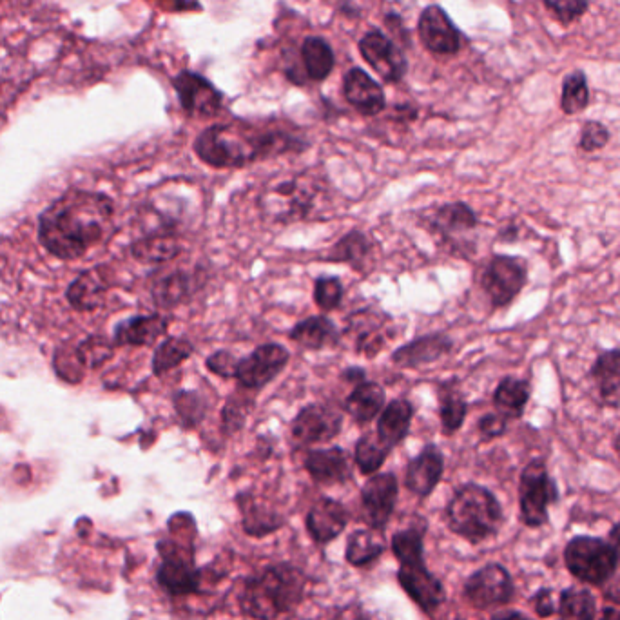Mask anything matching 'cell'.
<instances>
[{"label":"cell","mask_w":620,"mask_h":620,"mask_svg":"<svg viewBox=\"0 0 620 620\" xmlns=\"http://www.w3.org/2000/svg\"><path fill=\"white\" fill-rule=\"evenodd\" d=\"M566 562L577 579L602 584L615 572L617 553L601 539L577 537L566 548Z\"/></svg>","instance_id":"cell-8"},{"label":"cell","mask_w":620,"mask_h":620,"mask_svg":"<svg viewBox=\"0 0 620 620\" xmlns=\"http://www.w3.org/2000/svg\"><path fill=\"white\" fill-rule=\"evenodd\" d=\"M532 396V387L528 381L519 378H504L494 392L495 412L510 419L523 417L526 405Z\"/></svg>","instance_id":"cell-29"},{"label":"cell","mask_w":620,"mask_h":620,"mask_svg":"<svg viewBox=\"0 0 620 620\" xmlns=\"http://www.w3.org/2000/svg\"><path fill=\"white\" fill-rule=\"evenodd\" d=\"M301 62L307 78L321 82L332 73L336 59L327 40L321 37H309L301 46Z\"/></svg>","instance_id":"cell-30"},{"label":"cell","mask_w":620,"mask_h":620,"mask_svg":"<svg viewBox=\"0 0 620 620\" xmlns=\"http://www.w3.org/2000/svg\"><path fill=\"white\" fill-rule=\"evenodd\" d=\"M412 417H414L412 403L407 399H394L381 410L376 434L392 450L407 439Z\"/></svg>","instance_id":"cell-26"},{"label":"cell","mask_w":620,"mask_h":620,"mask_svg":"<svg viewBox=\"0 0 620 620\" xmlns=\"http://www.w3.org/2000/svg\"><path fill=\"white\" fill-rule=\"evenodd\" d=\"M528 283V263L519 256L497 254L486 263L481 274V289L492 309H504L521 294Z\"/></svg>","instance_id":"cell-6"},{"label":"cell","mask_w":620,"mask_h":620,"mask_svg":"<svg viewBox=\"0 0 620 620\" xmlns=\"http://www.w3.org/2000/svg\"><path fill=\"white\" fill-rule=\"evenodd\" d=\"M445 472V457L436 445H427L407 466L405 485L412 494L427 497Z\"/></svg>","instance_id":"cell-19"},{"label":"cell","mask_w":620,"mask_h":620,"mask_svg":"<svg viewBox=\"0 0 620 620\" xmlns=\"http://www.w3.org/2000/svg\"><path fill=\"white\" fill-rule=\"evenodd\" d=\"M252 401L245 396H231L227 399L222 410V430L227 436H233L242 430L249 412H251Z\"/></svg>","instance_id":"cell-39"},{"label":"cell","mask_w":620,"mask_h":620,"mask_svg":"<svg viewBox=\"0 0 620 620\" xmlns=\"http://www.w3.org/2000/svg\"><path fill=\"white\" fill-rule=\"evenodd\" d=\"M320 191V185L309 175L294 176L271 185L260 196L263 218L283 225L305 220L314 209Z\"/></svg>","instance_id":"cell-5"},{"label":"cell","mask_w":620,"mask_h":620,"mask_svg":"<svg viewBox=\"0 0 620 620\" xmlns=\"http://www.w3.org/2000/svg\"><path fill=\"white\" fill-rule=\"evenodd\" d=\"M559 611L561 620H593L595 601L590 591L572 588L562 593Z\"/></svg>","instance_id":"cell-38"},{"label":"cell","mask_w":620,"mask_h":620,"mask_svg":"<svg viewBox=\"0 0 620 620\" xmlns=\"http://www.w3.org/2000/svg\"><path fill=\"white\" fill-rule=\"evenodd\" d=\"M370 252H372V243H370L369 236L361 231H350L330 249L327 260L350 263L352 269H361L369 260Z\"/></svg>","instance_id":"cell-33"},{"label":"cell","mask_w":620,"mask_h":620,"mask_svg":"<svg viewBox=\"0 0 620 620\" xmlns=\"http://www.w3.org/2000/svg\"><path fill=\"white\" fill-rule=\"evenodd\" d=\"M349 524V512L343 504L323 497L310 508L307 515V530L316 543H330L340 535Z\"/></svg>","instance_id":"cell-22"},{"label":"cell","mask_w":620,"mask_h":620,"mask_svg":"<svg viewBox=\"0 0 620 620\" xmlns=\"http://www.w3.org/2000/svg\"><path fill=\"white\" fill-rule=\"evenodd\" d=\"M307 147L298 136L281 129L260 131L247 124H216L207 127L194 140V153L211 167L234 169L258 160L301 153Z\"/></svg>","instance_id":"cell-1"},{"label":"cell","mask_w":620,"mask_h":620,"mask_svg":"<svg viewBox=\"0 0 620 620\" xmlns=\"http://www.w3.org/2000/svg\"><path fill=\"white\" fill-rule=\"evenodd\" d=\"M417 33L423 46L441 57H454L463 46L461 33L441 6H428L419 17Z\"/></svg>","instance_id":"cell-12"},{"label":"cell","mask_w":620,"mask_h":620,"mask_svg":"<svg viewBox=\"0 0 620 620\" xmlns=\"http://www.w3.org/2000/svg\"><path fill=\"white\" fill-rule=\"evenodd\" d=\"M610 129L604 126L602 122L597 120H588L584 122L581 129V140H579V149L584 153H595L601 151L608 146L610 142Z\"/></svg>","instance_id":"cell-41"},{"label":"cell","mask_w":620,"mask_h":620,"mask_svg":"<svg viewBox=\"0 0 620 620\" xmlns=\"http://www.w3.org/2000/svg\"><path fill=\"white\" fill-rule=\"evenodd\" d=\"M180 106L191 117H214L222 111L223 95L207 78L194 71H180L173 78Z\"/></svg>","instance_id":"cell-11"},{"label":"cell","mask_w":620,"mask_h":620,"mask_svg":"<svg viewBox=\"0 0 620 620\" xmlns=\"http://www.w3.org/2000/svg\"><path fill=\"white\" fill-rule=\"evenodd\" d=\"M314 301L323 312L338 309L343 301V283L338 276H321L314 283Z\"/></svg>","instance_id":"cell-40"},{"label":"cell","mask_w":620,"mask_h":620,"mask_svg":"<svg viewBox=\"0 0 620 620\" xmlns=\"http://www.w3.org/2000/svg\"><path fill=\"white\" fill-rule=\"evenodd\" d=\"M390 318L383 312L359 310L347 321V332L354 338V349L361 356L374 358L387 345V330Z\"/></svg>","instance_id":"cell-16"},{"label":"cell","mask_w":620,"mask_h":620,"mask_svg":"<svg viewBox=\"0 0 620 620\" xmlns=\"http://www.w3.org/2000/svg\"><path fill=\"white\" fill-rule=\"evenodd\" d=\"M390 452L392 450L379 439L378 434H363L356 445V465L361 474H376Z\"/></svg>","instance_id":"cell-36"},{"label":"cell","mask_w":620,"mask_h":620,"mask_svg":"<svg viewBox=\"0 0 620 620\" xmlns=\"http://www.w3.org/2000/svg\"><path fill=\"white\" fill-rule=\"evenodd\" d=\"M452 349L454 341L446 334H427L399 347L392 354V363L398 365L399 369H421L425 365L436 363L437 359L443 358Z\"/></svg>","instance_id":"cell-20"},{"label":"cell","mask_w":620,"mask_h":620,"mask_svg":"<svg viewBox=\"0 0 620 620\" xmlns=\"http://www.w3.org/2000/svg\"><path fill=\"white\" fill-rule=\"evenodd\" d=\"M428 225L434 233L439 234L446 242H456L459 236L474 231L479 225V216L465 202L441 205L430 216Z\"/></svg>","instance_id":"cell-24"},{"label":"cell","mask_w":620,"mask_h":620,"mask_svg":"<svg viewBox=\"0 0 620 620\" xmlns=\"http://www.w3.org/2000/svg\"><path fill=\"white\" fill-rule=\"evenodd\" d=\"M205 363H207V369L211 370L216 376L231 379L236 374L238 359L234 358L233 354L227 350H218V352H214L213 356H209Z\"/></svg>","instance_id":"cell-44"},{"label":"cell","mask_w":620,"mask_h":620,"mask_svg":"<svg viewBox=\"0 0 620 620\" xmlns=\"http://www.w3.org/2000/svg\"><path fill=\"white\" fill-rule=\"evenodd\" d=\"M423 533L425 526H410L407 530H401L392 539V550L401 562L398 577L403 590L419 604V608L434 611L445 601V588L425 566Z\"/></svg>","instance_id":"cell-3"},{"label":"cell","mask_w":620,"mask_h":620,"mask_svg":"<svg viewBox=\"0 0 620 620\" xmlns=\"http://www.w3.org/2000/svg\"><path fill=\"white\" fill-rule=\"evenodd\" d=\"M289 350L276 343L260 345L247 358L238 359L234 379L247 390H260L278 378L289 363Z\"/></svg>","instance_id":"cell-9"},{"label":"cell","mask_w":620,"mask_h":620,"mask_svg":"<svg viewBox=\"0 0 620 620\" xmlns=\"http://www.w3.org/2000/svg\"><path fill=\"white\" fill-rule=\"evenodd\" d=\"M590 104V88L582 71H572L562 80L561 109L564 115H577Z\"/></svg>","instance_id":"cell-35"},{"label":"cell","mask_w":620,"mask_h":620,"mask_svg":"<svg viewBox=\"0 0 620 620\" xmlns=\"http://www.w3.org/2000/svg\"><path fill=\"white\" fill-rule=\"evenodd\" d=\"M398 479L394 474H378L370 477L361 490L363 514L374 530H383L394 514L398 501Z\"/></svg>","instance_id":"cell-15"},{"label":"cell","mask_w":620,"mask_h":620,"mask_svg":"<svg viewBox=\"0 0 620 620\" xmlns=\"http://www.w3.org/2000/svg\"><path fill=\"white\" fill-rule=\"evenodd\" d=\"M289 338L307 350H323L340 343V330L327 316H310L294 325Z\"/></svg>","instance_id":"cell-27"},{"label":"cell","mask_w":620,"mask_h":620,"mask_svg":"<svg viewBox=\"0 0 620 620\" xmlns=\"http://www.w3.org/2000/svg\"><path fill=\"white\" fill-rule=\"evenodd\" d=\"M343 95L350 106L356 107L361 115H367V117H376L387 106L385 91L363 69H350L345 75Z\"/></svg>","instance_id":"cell-18"},{"label":"cell","mask_w":620,"mask_h":620,"mask_svg":"<svg viewBox=\"0 0 620 620\" xmlns=\"http://www.w3.org/2000/svg\"><path fill=\"white\" fill-rule=\"evenodd\" d=\"M599 399L604 407H620V349L604 350L590 369Z\"/></svg>","instance_id":"cell-25"},{"label":"cell","mask_w":620,"mask_h":620,"mask_svg":"<svg viewBox=\"0 0 620 620\" xmlns=\"http://www.w3.org/2000/svg\"><path fill=\"white\" fill-rule=\"evenodd\" d=\"M343 414L338 407L329 403H312L301 408L292 421V437L301 445H316L332 441L341 432Z\"/></svg>","instance_id":"cell-10"},{"label":"cell","mask_w":620,"mask_h":620,"mask_svg":"<svg viewBox=\"0 0 620 620\" xmlns=\"http://www.w3.org/2000/svg\"><path fill=\"white\" fill-rule=\"evenodd\" d=\"M615 450H617V456H619L620 459V432L619 436L615 437Z\"/></svg>","instance_id":"cell-51"},{"label":"cell","mask_w":620,"mask_h":620,"mask_svg":"<svg viewBox=\"0 0 620 620\" xmlns=\"http://www.w3.org/2000/svg\"><path fill=\"white\" fill-rule=\"evenodd\" d=\"M452 532L472 543L485 541L501 528L503 510L495 495L485 486H461L446 508Z\"/></svg>","instance_id":"cell-4"},{"label":"cell","mask_w":620,"mask_h":620,"mask_svg":"<svg viewBox=\"0 0 620 620\" xmlns=\"http://www.w3.org/2000/svg\"><path fill=\"white\" fill-rule=\"evenodd\" d=\"M537 610L539 613L546 617V615H550L553 613L552 601H550V595H548V591H543L541 595H539V599H537Z\"/></svg>","instance_id":"cell-47"},{"label":"cell","mask_w":620,"mask_h":620,"mask_svg":"<svg viewBox=\"0 0 620 620\" xmlns=\"http://www.w3.org/2000/svg\"><path fill=\"white\" fill-rule=\"evenodd\" d=\"M465 593L472 606L486 610L510 601L514 586L503 566L490 564L466 581Z\"/></svg>","instance_id":"cell-14"},{"label":"cell","mask_w":620,"mask_h":620,"mask_svg":"<svg viewBox=\"0 0 620 620\" xmlns=\"http://www.w3.org/2000/svg\"><path fill=\"white\" fill-rule=\"evenodd\" d=\"M468 403L461 390L454 383H445L439 387V417L443 425V434L452 436L465 423Z\"/></svg>","instance_id":"cell-31"},{"label":"cell","mask_w":620,"mask_h":620,"mask_svg":"<svg viewBox=\"0 0 620 620\" xmlns=\"http://www.w3.org/2000/svg\"><path fill=\"white\" fill-rule=\"evenodd\" d=\"M497 620H532V619H528V617H524V615H519V613H512V615H506V617H503V619H497Z\"/></svg>","instance_id":"cell-50"},{"label":"cell","mask_w":620,"mask_h":620,"mask_svg":"<svg viewBox=\"0 0 620 620\" xmlns=\"http://www.w3.org/2000/svg\"><path fill=\"white\" fill-rule=\"evenodd\" d=\"M162 566L158 570V582L171 595H187L198 590V572L193 561L178 550H162Z\"/></svg>","instance_id":"cell-23"},{"label":"cell","mask_w":620,"mask_h":620,"mask_svg":"<svg viewBox=\"0 0 620 620\" xmlns=\"http://www.w3.org/2000/svg\"><path fill=\"white\" fill-rule=\"evenodd\" d=\"M175 410L184 428L198 427L202 421H204L205 412H207V401L204 396H200L198 392L193 390H182V392H176Z\"/></svg>","instance_id":"cell-37"},{"label":"cell","mask_w":620,"mask_h":620,"mask_svg":"<svg viewBox=\"0 0 620 620\" xmlns=\"http://www.w3.org/2000/svg\"><path fill=\"white\" fill-rule=\"evenodd\" d=\"M245 530L249 533H254V535H258V533L272 532V530H276L272 524H280V519L276 517V515L271 514L269 510H262L260 506H256V504H251L249 506V510H245Z\"/></svg>","instance_id":"cell-43"},{"label":"cell","mask_w":620,"mask_h":620,"mask_svg":"<svg viewBox=\"0 0 620 620\" xmlns=\"http://www.w3.org/2000/svg\"><path fill=\"white\" fill-rule=\"evenodd\" d=\"M305 468L310 477L321 485L347 483L352 477L349 456L340 446L310 450L305 457Z\"/></svg>","instance_id":"cell-21"},{"label":"cell","mask_w":620,"mask_h":620,"mask_svg":"<svg viewBox=\"0 0 620 620\" xmlns=\"http://www.w3.org/2000/svg\"><path fill=\"white\" fill-rule=\"evenodd\" d=\"M194 345L187 338L182 336H171L165 338L155 349L153 359H151V370L156 378L164 376L167 372L175 370L193 356Z\"/></svg>","instance_id":"cell-32"},{"label":"cell","mask_w":620,"mask_h":620,"mask_svg":"<svg viewBox=\"0 0 620 620\" xmlns=\"http://www.w3.org/2000/svg\"><path fill=\"white\" fill-rule=\"evenodd\" d=\"M559 499V490L548 468L541 459H535L521 474L519 503L521 517L528 526H541L548 521V506Z\"/></svg>","instance_id":"cell-7"},{"label":"cell","mask_w":620,"mask_h":620,"mask_svg":"<svg viewBox=\"0 0 620 620\" xmlns=\"http://www.w3.org/2000/svg\"><path fill=\"white\" fill-rule=\"evenodd\" d=\"M359 53L385 82L396 84L407 75L408 60L403 51L381 31L367 33L359 42Z\"/></svg>","instance_id":"cell-13"},{"label":"cell","mask_w":620,"mask_h":620,"mask_svg":"<svg viewBox=\"0 0 620 620\" xmlns=\"http://www.w3.org/2000/svg\"><path fill=\"white\" fill-rule=\"evenodd\" d=\"M602 620H620V611L615 608H608L602 615Z\"/></svg>","instance_id":"cell-49"},{"label":"cell","mask_w":620,"mask_h":620,"mask_svg":"<svg viewBox=\"0 0 620 620\" xmlns=\"http://www.w3.org/2000/svg\"><path fill=\"white\" fill-rule=\"evenodd\" d=\"M385 552V537L379 530H358L350 535L347 543V561L354 566H365L376 561Z\"/></svg>","instance_id":"cell-34"},{"label":"cell","mask_w":620,"mask_h":620,"mask_svg":"<svg viewBox=\"0 0 620 620\" xmlns=\"http://www.w3.org/2000/svg\"><path fill=\"white\" fill-rule=\"evenodd\" d=\"M305 575L291 564H276L254 575L243 586L240 606L252 619H276L291 611L305 595Z\"/></svg>","instance_id":"cell-2"},{"label":"cell","mask_w":620,"mask_h":620,"mask_svg":"<svg viewBox=\"0 0 620 620\" xmlns=\"http://www.w3.org/2000/svg\"><path fill=\"white\" fill-rule=\"evenodd\" d=\"M385 398V388L379 383L363 381L350 392L345 408L358 425H367L381 414V410L385 408Z\"/></svg>","instance_id":"cell-28"},{"label":"cell","mask_w":620,"mask_h":620,"mask_svg":"<svg viewBox=\"0 0 620 620\" xmlns=\"http://www.w3.org/2000/svg\"><path fill=\"white\" fill-rule=\"evenodd\" d=\"M341 379L343 381H347V383H363V381H367L365 379V370L358 369V367H350V369L345 370L343 374H341Z\"/></svg>","instance_id":"cell-46"},{"label":"cell","mask_w":620,"mask_h":620,"mask_svg":"<svg viewBox=\"0 0 620 620\" xmlns=\"http://www.w3.org/2000/svg\"><path fill=\"white\" fill-rule=\"evenodd\" d=\"M610 537L611 544H613L611 548H613V550H615V553H617V555H619L620 557V523L617 524L615 528H613V532H611Z\"/></svg>","instance_id":"cell-48"},{"label":"cell","mask_w":620,"mask_h":620,"mask_svg":"<svg viewBox=\"0 0 620 620\" xmlns=\"http://www.w3.org/2000/svg\"><path fill=\"white\" fill-rule=\"evenodd\" d=\"M477 430H479V436H481L483 441H492V439H497V437L506 434V430H508V419L501 416L499 412H495V414H486V416L479 419Z\"/></svg>","instance_id":"cell-45"},{"label":"cell","mask_w":620,"mask_h":620,"mask_svg":"<svg viewBox=\"0 0 620 620\" xmlns=\"http://www.w3.org/2000/svg\"><path fill=\"white\" fill-rule=\"evenodd\" d=\"M196 285L194 276L185 271L156 272L149 283V294L158 314L173 310L191 300Z\"/></svg>","instance_id":"cell-17"},{"label":"cell","mask_w":620,"mask_h":620,"mask_svg":"<svg viewBox=\"0 0 620 620\" xmlns=\"http://www.w3.org/2000/svg\"><path fill=\"white\" fill-rule=\"evenodd\" d=\"M562 24H572L588 10L590 0H543Z\"/></svg>","instance_id":"cell-42"}]
</instances>
